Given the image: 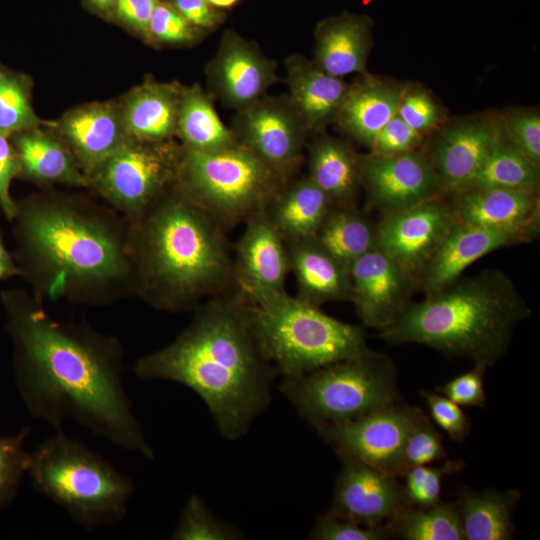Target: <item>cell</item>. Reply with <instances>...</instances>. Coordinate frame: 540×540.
<instances>
[{
	"label": "cell",
	"mask_w": 540,
	"mask_h": 540,
	"mask_svg": "<svg viewBox=\"0 0 540 540\" xmlns=\"http://www.w3.org/2000/svg\"><path fill=\"white\" fill-rule=\"evenodd\" d=\"M211 96L239 110L266 95L278 81L277 64L257 43L232 30L221 37L214 57L206 66Z\"/></svg>",
	"instance_id": "16"
},
{
	"label": "cell",
	"mask_w": 540,
	"mask_h": 540,
	"mask_svg": "<svg viewBox=\"0 0 540 540\" xmlns=\"http://www.w3.org/2000/svg\"><path fill=\"white\" fill-rule=\"evenodd\" d=\"M182 85L147 79L118 101L131 139L160 142L176 137Z\"/></svg>",
	"instance_id": "27"
},
{
	"label": "cell",
	"mask_w": 540,
	"mask_h": 540,
	"mask_svg": "<svg viewBox=\"0 0 540 540\" xmlns=\"http://www.w3.org/2000/svg\"><path fill=\"white\" fill-rule=\"evenodd\" d=\"M539 187V165L524 156L502 135L479 169L461 190L505 188L539 194Z\"/></svg>",
	"instance_id": "34"
},
{
	"label": "cell",
	"mask_w": 540,
	"mask_h": 540,
	"mask_svg": "<svg viewBox=\"0 0 540 540\" xmlns=\"http://www.w3.org/2000/svg\"><path fill=\"white\" fill-rule=\"evenodd\" d=\"M128 225L135 297L153 309L194 311L236 288L226 232L176 185Z\"/></svg>",
	"instance_id": "4"
},
{
	"label": "cell",
	"mask_w": 540,
	"mask_h": 540,
	"mask_svg": "<svg viewBox=\"0 0 540 540\" xmlns=\"http://www.w3.org/2000/svg\"><path fill=\"white\" fill-rule=\"evenodd\" d=\"M332 202L309 178L290 180L265 213L285 243L313 238Z\"/></svg>",
	"instance_id": "29"
},
{
	"label": "cell",
	"mask_w": 540,
	"mask_h": 540,
	"mask_svg": "<svg viewBox=\"0 0 540 540\" xmlns=\"http://www.w3.org/2000/svg\"><path fill=\"white\" fill-rule=\"evenodd\" d=\"M66 144L88 177L131 138L121 108L115 101H95L68 110L47 122Z\"/></svg>",
	"instance_id": "20"
},
{
	"label": "cell",
	"mask_w": 540,
	"mask_h": 540,
	"mask_svg": "<svg viewBox=\"0 0 540 540\" xmlns=\"http://www.w3.org/2000/svg\"><path fill=\"white\" fill-rule=\"evenodd\" d=\"M351 300L363 324L381 330L410 302L418 280L377 247L349 267Z\"/></svg>",
	"instance_id": "18"
},
{
	"label": "cell",
	"mask_w": 540,
	"mask_h": 540,
	"mask_svg": "<svg viewBox=\"0 0 540 540\" xmlns=\"http://www.w3.org/2000/svg\"><path fill=\"white\" fill-rule=\"evenodd\" d=\"M242 534L229 523L218 519L202 498H188L171 539L174 540H235Z\"/></svg>",
	"instance_id": "37"
},
{
	"label": "cell",
	"mask_w": 540,
	"mask_h": 540,
	"mask_svg": "<svg viewBox=\"0 0 540 540\" xmlns=\"http://www.w3.org/2000/svg\"><path fill=\"white\" fill-rule=\"evenodd\" d=\"M169 4L202 33L215 29L223 20L207 0H171Z\"/></svg>",
	"instance_id": "50"
},
{
	"label": "cell",
	"mask_w": 540,
	"mask_h": 540,
	"mask_svg": "<svg viewBox=\"0 0 540 540\" xmlns=\"http://www.w3.org/2000/svg\"><path fill=\"white\" fill-rule=\"evenodd\" d=\"M499 118L505 139L540 166L539 113L528 109H509Z\"/></svg>",
	"instance_id": "41"
},
{
	"label": "cell",
	"mask_w": 540,
	"mask_h": 540,
	"mask_svg": "<svg viewBox=\"0 0 540 540\" xmlns=\"http://www.w3.org/2000/svg\"><path fill=\"white\" fill-rule=\"evenodd\" d=\"M484 372L485 369L474 365L473 369L457 375L436 390L459 406L484 407Z\"/></svg>",
	"instance_id": "46"
},
{
	"label": "cell",
	"mask_w": 540,
	"mask_h": 540,
	"mask_svg": "<svg viewBox=\"0 0 540 540\" xmlns=\"http://www.w3.org/2000/svg\"><path fill=\"white\" fill-rule=\"evenodd\" d=\"M159 0H116L113 14L149 44V22Z\"/></svg>",
	"instance_id": "49"
},
{
	"label": "cell",
	"mask_w": 540,
	"mask_h": 540,
	"mask_svg": "<svg viewBox=\"0 0 540 540\" xmlns=\"http://www.w3.org/2000/svg\"><path fill=\"white\" fill-rule=\"evenodd\" d=\"M30 428L0 437V512L14 499L22 477L28 471L30 453L24 448Z\"/></svg>",
	"instance_id": "39"
},
{
	"label": "cell",
	"mask_w": 540,
	"mask_h": 540,
	"mask_svg": "<svg viewBox=\"0 0 540 540\" xmlns=\"http://www.w3.org/2000/svg\"><path fill=\"white\" fill-rule=\"evenodd\" d=\"M534 240L518 232L485 228L455 221L418 275L425 295L444 289L479 258L503 247Z\"/></svg>",
	"instance_id": "21"
},
{
	"label": "cell",
	"mask_w": 540,
	"mask_h": 540,
	"mask_svg": "<svg viewBox=\"0 0 540 540\" xmlns=\"http://www.w3.org/2000/svg\"><path fill=\"white\" fill-rule=\"evenodd\" d=\"M432 420L454 441H464L470 424L461 407L441 393L422 391Z\"/></svg>",
	"instance_id": "45"
},
{
	"label": "cell",
	"mask_w": 540,
	"mask_h": 540,
	"mask_svg": "<svg viewBox=\"0 0 540 540\" xmlns=\"http://www.w3.org/2000/svg\"><path fill=\"white\" fill-rule=\"evenodd\" d=\"M358 165L366 211L392 213L443 195L428 159L417 150L358 154Z\"/></svg>",
	"instance_id": "13"
},
{
	"label": "cell",
	"mask_w": 540,
	"mask_h": 540,
	"mask_svg": "<svg viewBox=\"0 0 540 540\" xmlns=\"http://www.w3.org/2000/svg\"><path fill=\"white\" fill-rule=\"evenodd\" d=\"M308 149V176L334 205H355L361 187L358 154L344 141L318 133Z\"/></svg>",
	"instance_id": "30"
},
{
	"label": "cell",
	"mask_w": 540,
	"mask_h": 540,
	"mask_svg": "<svg viewBox=\"0 0 540 540\" xmlns=\"http://www.w3.org/2000/svg\"><path fill=\"white\" fill-rule=\"evenodd\" d=\"M27 473L37 491L90 531L122 521L135 490L132 479L62 429L30 453Z\"/></svg>",
	"instance_id": "6"
},
{
	"label": "cell",
	"mask_w": 540,
	"mask_h": 540,
	"mask_svg": "<svg viewBox=\"0 0 540 540\" xmlns=\"http://www.w3.org/2000/svg\"><path fill=\"white\" fill-rule=\"evenodd\" d=\"M31 78L0 62V132L13 135L46 124L32 104Z\"/></svg>",
	"instance_id": "36"
},
{
	"label": "cell",
	"mask_w": 540,
	"mask_h": 540,
	"mask_svg": "<svg viewBox=\"0 0 540 540\" xmlns=\"http://www.w3.org/2000/svg\"><path fill=\"white\" fill-rule=\"evenodd\" d=\"M455 221L449 198L439 195L409 208L382 214L376 223L375 247L418 278Z\"/></svg>",
	"instance_id": "14"
},
{
	"label": "cell",
	"mask_w": 540,
	"mask_h": 540,
	"mask_svg": "<svg viewBox=\"0 0 540 540\" xmlns=\"http://www.w3.org/2000/svg\"><path fill=\"white\" fill-rule=\"evenodd\" d=\"M181 145L130 139L89 176L90 189L133 222L176 183Z\"/></svg>",
	"instance_id": "10"
},
{
	"label": "cell",
	"mask_w": 540,
	"mask_h": 540,
	"mask_svg": "<svg viewBox=\"0 0 540 540\" xmlns=\"http://www.w3.org/2000/svg\"><path fill=\"white\" fill-rule=\"evenodd\" d=\"M313 238L349 268L375 248L376 223L356 205L332 204Z\"/></svg>",
	"instance_id": "33"
},
{
	"label": "cell",
	"mask_w": 540,
	"mask_h": 540,
	"mask_svg": "<svg viewBox=\"0 0 540 540\" xmlns=\"http://www.w3.org/2000/svg\"><path fill=\"white\" fill-rule=\"evenodd\" d=\"M502 135L499 116L473 117L443 129L424 153L442 194L461 190Z\"/></svg>",
	"instance_id": "19"
},
{
	"label": "cell",
	"mask_w": 540,
	"mask_h": 540,
	"mask_svg": "<svg viewBox=\"0 0 540 540\" xmlns=\"http://www.w3.org/2000/svg\"><path fill=\"white\" fill-rule=\"evenodd\" d=\"M213 97L194 83L181 88L176 137L185 148L204 153H216L238 144L231 128L219 118Z\"/></svg>",
	"instance_id": "31"
},
{
	"label": "cell",
	"mask_w": 540,
	"mask_h": 540,
	"mask_svg": "<svg viewBox=\"0 0 540 540\" xmlns=\"http://www.w3.org/2000/svg\"><path fill=\"white\" fill-rule=\"evenodd\" d=\"M16 386L30 415L61 430L66 419L130 452L154 451L123 384L124 348L85 321L54 319L22 289L0 292Z\"/></svg>",
	"instance_id": "1"
},
{
	"label": "cell",
	"mask_w": 540,
	"mask_h": 540,
	"mask_svg": "<svg viewBox=\"0 0 540 540\" xmlns=\"http://www.w3.org/2000/svg\"><path fill=\"white\" fill-rule=\"evenodd\" d=\"M287 182L241 145L216 153L181 145L176 187L226 233L265 212Z\"/></svg>",
	"instance_id": "8"
},
{
	"label": "cell",
	"mask_w": 540,
	"mask_h": 540,
	"mask_svg": "<svg viewBox=\"0 0 540 540\" xmlns=\"http://www.w3.org/2000/svg\"><path fill=\"white\" fill-rule=\"evenodd\" d=\"M16 276L21 277L20 269L13 254H11L6 247L0 229V280H7Z\"/></svg>",
	"instance_id": "51"
},
{
	"label": "cell",
	"mask_w": 540,
	"mask_h": 540,
	"mask_svg": "<svg viewBox=\"0 0 540 540\" xmlns=\"http://www.w3.org/2000/svg\"><path fill=\"white\" fill-rule=\"evenodd\" d=\"M97 10L112 14L116 0H88Z\"/></svg>",
	"instance_id": "52"
},
{
	"label": "cell",
	"mask_w": 540,
	"mask_h": 540,
	"mask_svg": "<svg viewBox=\"0 0 540 540\" xmlns=\"http://www.w3.org/2000/svg\"><path fill=\"white\" fill-rule=\"evenodd\" d=\"M290 272L297 282V297L311 304L351 300L349 268L314 238L285 243Z\"/></svg>",
	"instance_id": "28"
},
{
	"label": "cell",
	"mask_w": 540,
	"mask_h": 540,
	"mask_svg": "<svg viewBox=\"0 0 540 540\" xmlns=\"http://www.w3.org/2000/svg\"><path fill=\"white\" fill-rule=\"evenodd\" d=\"M462 461L445 459L436 466L419 465L406 469L402 488L408 508H426L441 501V485L445 476L456 473L463 467Z\"/></svg>",
	"instance_id": "38"
},
{
	"label": "cell",
	"mask_w": 540,
	"mask_h": 540,
	"mask_svg": "<svg viewBox=\"0 0 540 540\" xmlns=\"http://www.w3.org/2000/svg\"><path fill=\"white\" fill-rule=\"evenodd\" d=\"M251 320L263 353L282 378L375 352L368 347L362 326L340 321L288 293L252 303Z\"/></svg>",
	"instance_id": "7"
},
{
	"label": "cell",
	"mask_w": 540,
	"mask_h": 540,
	"mask_svg": "<svg viewBox=\"0 0 540 540\" xmlns=\"http://www.w3.org/2000/svg\"><path fill=\"white\" fill-rule=\"evenodd\" d=\"M372 21L345 13L320 22L315 31L313 62L326 73L344 78L366 73L372 47Z\"/></svg>",
	"instance_id": "26"
},
{
	"label": "cell",
	"mask_w": 540,
	"mask_h": 540,
	"mask_svg": "<svg viewBox=\"0 0 540 540\" xmlns=\"http://www.w3.org/2000/svg\"><path fill=\"white\" fill-rule=\"evenodd\" d=\"M233 271L236 288L255 305L287 293L290 267L286 245L265 212L244 223L234 246Z\"/></svg>",
	"instance_id": "15"
},
{
	"label": "cell",
	"mask_w": 540,
	"mask_h": 540,
	"mask_svg": "<svg viewBox=\"0 0 540 540\" xmlns=\"http://www.w3.org/2000/svg\"><path fill=\"white\" fill-rule=\"evenodd\" d=\"M408 84L360 74L342 99L334 122L357 143L372 149L382 127L397 114Z\"/></svg>",
	"instance_id": "23"
},
{
	"label": "cell",
	"mask_w": 540,
	"mask_h": 540,
	"mask_svg": "<svg viewBox=\"0 0 540 540\" xmlns=\"http://www.w3.org/2000/svg\"><path fill=\"white\" fill-rule=\"evenodd\" d=\"M238 144L291 180L309 133L288 96H267L237 110L230 127Z\"/></svg>",
	"instance_id": "11"
},
{
	"label": "cell",
	"mask_w": 540,
	"mask_h": 540,
	"mask_svg": "<svg viewBox=\"0 0 540 540\" xmlns=\"http://www.w3.org/2000/svg\"><path fill=\"white\" fill-rule=\"evenodd\" d=\"M420 412L399 401L353 421L314 428L339 457L357 459L400 478L405 442Z\"/></svg>",
	"instance_id": "12"
},
{
	"label": "cell",
	"mask_w": 540,
	"mask_h": 540,
	"mask_svg": "<svg viewBox=\"0 0 540 540\" xmlns=\"http://www.w3.org/2000/svg\"><path fill=\"white\" fill-rule=\"evenodd\" d=\"M459 222L526 234L540 227L539 194L505 188H469L446 195Z\"/></svg>",
	"instance_id": "22"
},
{
	"label": "cell",
	"mask_w": 540,
	"mask_h": 540,
	"mask_svg": "<svg viewBox=\"0 0 540 540\" xmlns=\"http://www.w3.org/2000/svg\"><path fill=\"white\" fill-rule=\"evenodd\" d=\"M19 172V162L11 135L0 132V211L10 223L16 213V200L12 198L10 188Z\"/></svg>",
	"instance_id": "48"
},
{
	"label": "cell",
	"mask_w": 540,
	"mask_h": 540,
	"mask_svg": "<svg viewBox=\"0 0 540 540\" xmlns=\"http://www.w3.org/2000/svg\"><path fill=\"white\" fill-rule=\"evenodd\" d=\"M279 390L313 427L353 421L400 401L395 367L378 352L282 378Z\"/></svg>",
	"instance_id": "9"
},
{
	"label": "cell",
	"mask_w": 540,
	"mask_h": 540,
	"mask_svg": "<svg viewBox=\"0 0 540 540\" xmlns=\"http://www.w3.org/2000/svg\"><path fill=\"white\" fill-rule=\"evenodd\" d=\"M388 526L393 537L405 540L464 539L455 503L440 501L426 508L407 507Z\"/></svg>",
	"instance_id": "35"
},
{
	"label": "cell",
	"mask_w": 540,
	"mask_h": 540,
	"mask_svg": "<svg viewBox=\"0 0 540 540\" xmlns=\"http://www.w3.org/2000/svg\"><path fill=\"white\" fill-rule=\"evenodd\" d=\"M531 313L507 274L485 269L410 301L378 336L390 344H422L466 357L486 370L503 357L515 327Z\"/></svg>",
	"instance_id": "5"
},
{
	"label": "cell",
	"mask_w": 540,
	"mask_h": 540,
	"mask_svg": "<svg viewBox=\"0 0 540 540\" xmlns=\"http://www.w3.org/2000/svg\"><path fill=\"white\" fill-rule=\"evenodd\" d=\"M397 115L420 134L433 128L441 118L439 106L429 93L409 84L401 98Z\"/></svg>",
	"instance_id": "44"
},
{
	"label": "cell",
	"mask_w": 540,
	"mask_h": 540,
	"mask_svg": "<svg viewBox=\"0 0 540 540\" xmlns=\"http://www.w3.org/2000/svg\"><path fill=\"white\" fill-rule=\"evenodd\" d=\"M285 71L287 96L309 135L322 133L328 124L334 122L349 84L343 78L326 73L300 54H292L285 59Z\"/></svg>",
	"instance_id": "25"
},
{
	"label": "cell",
	"mask_w": 540,
	"mask_h": 540,
	"mask_svg": "<svg viewBox=\"0 0 540 540\" xmlns=\"http://www.w3.org/2000/svg\"><path fill=\"white\" fill-rule=\"evenodd\" d=\"M445 459L446 451L442 436L421 410L405 442L403 450L404 471L413 466L430 465Z\"/></svg>",
	"instance_id": "40"
},
{
	"label": "cell",
	"mask_w": 540,
	"mask_h": 540,
	"mask_svg": "<svg viewBox=\"0 0 540 540\" xmlns=\"http://www.w3.org/2000/svg\"><path fill=\"white\" fill-rule=\"evenodd\" d=\"M252 302L235 288L199 305L168 345L138 358L134 373L195 392L225 438L244 436L272 399L277 370L254 333Z\"/></svg>",
	"instance_id": "3"
},
{
	"label": "cell",
	"mask_w": 540,
	"mask_h": 540,
	"mask_svg": "<svg viewBox=\"0 0 540 540\" xmlns=\"http://www.w3.org/2000/svg\"><path fill=\"white\" fill-rule=\"evenodd\" d=\"M520 493L475 491L462 487L456 507L465 540H509L513 538L512 513Z\"/></svg>",
	"instance_id": "32"
},
{
	"label": "cell",
	"mask_w": 540,
	"mask_h": 540,
	"mask_svg": "<svg viewBox=\"0 0 540 540\" xmlns=\"http://www.w3.org/2000/svg\"><path fill=\"white\" fill-rule=\"evenodd\" d=\"M13 257L32 295L102 307L135 296L129 225L109 205L52 189L16 200Z\"/></svg>",
	"instance_id": "2"
},
{
	"label": "cell",
	"mask_w": 540,
	"mask_h": 540,
	"mask_svg": "<svg viewBox=\"0 0 540 540\" xmlns=\"http://www.w3.org/2000/svg\"><path fill=\"white\" fill-rule=\"evenodd\" d=\"M18 178L49 188L67 185L89 188L90 182L66 144L46 124L14 133Z\"/></svg>",
	"instance_id": "24"
},
{
	"label": "cell",
	"mask_w": 540,
	"mask_h": 540,
	"mask_svg": "<svg viewBox=\"0 0 540 540\" xmlns=\"http://www.w3.org/2000/svg\"><path fill=\"white\" fill-rule=\"evenodd\" d=\"M330 515L359 524L388 526L407 508L399 478L350 457H340Z\"/></svg>",
	"instance_id": "17"
},
{
	"label": "cell",
	"mask_w": 540,
	"mask_h": 540,
	"mask_svg": "<svg viewBox=\"0 0 540 540\" xmlns=\"http://www.w3.org/2000/svg\"><path fill=\"white\" fill-rule=\"evenodd\" d=\"M149 44L190 45L203 34L169 3L158 1L149 22Z\"/></svg>",
	"instance_id": "42"
},
{
	"label": "cell",
	"mask_w": 540,
	"mask_h": 540,
	"mask_svg": "<svg viewBox=\"0 0 540 540\" xmlns=\"http://www.w3.org/2000/svg\"><path fill=\"white\" fill-rule=\"evenodd\" d=\"M421 136L396 114L379 131L370 152L389 155L413 151Z\"/></svg>",
	"instance_id": "47"
},
{
	"label": "cell",
	"mask_w": 540,
	"mask_h": 540,
	"mask_svg": "<svg viewBox=\"0 0 540 540\" xmlns=\"http://www.w3.org/2000/svg\"><path fill=\"white\" fill-rule=\"evenodd\" d=\"M391 537L389 526H365L328 513L317 520L311 532V538L317 540H383Z\"/></svg>",
	"instance_id": "43"
},
{
	"label": "cell",
	"mask_w": 540,
	"mask_h": 540,
	"mask_svg": "<svg viewBox=\"0 0 540 540\" xmlns=\"http://www.w3.org/2000/svg\"><path fill=\"white\" fill-rule=\"evenodd\" d=\"M215 8H227L234 5L238 0H207Z\"/></svg>",
	"instance_id": "53"
}]
</instances>
